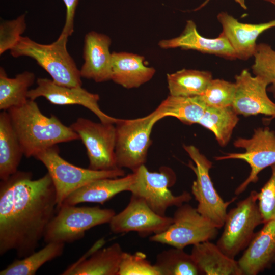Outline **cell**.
<instances>
[{
    "label": "cell",
    "mask_w": 275,
    "mask_h": 275,
    "mask_svg": "<svg viewBox=\"0 0 275 275\" xmlns=\"http://www.w3.org/2000/svg\"><path fill=\"white\" fill-rule=\"evenodd\" d=\"M57 209L48 173L37 179L17 171L0 183V255L15 251L19 258L36 251Z\"/></svg>",
    "instance_id": "6da1fadb"
},
{
    "label": "cell",
    "mask_w": 275,
    "mask_h": 275,
    "mask_svg": "<svg viewBox=\"0 0 275 275\" xmlns=\"http://www.w3.org/2000/svg\"><path fill=\"white\" fill-rule=\"evenodd\" d=\"M7 111L27 158L59 143L79 139L77 133L55 115H44L34 100L29 99Z\"/></svg>",
    "instance_id": "7a4b0ae2"
},
{
    "label": "cell",
    "mask_w": 275,
    "mask_h": 275,
    "mask_svg": "<svg viewBox=\"0 0 275 275\" xmlns=\"http://www.w3.org/2000/svg\"><path fill=\"white\" fill-rule=\"evenodd\" d=\"M67 41L68 38L59 36L53 43L43 44L22 36L16 46L10 50V54L15 58H32L58 85L81 87L80 70L67 49Z\"/></svg>",
    "instance_id": "3957f363"
},
{
    "label": "cell",
    "mask_w": 275,
    "mask_h": 275,
    "mask_svg": "<svg viewBox=\"0 0 275 275\" xmlns=\"http://www.w3.org/2000/svg\"><path fill=\"white\" fill-rule=\"evenodd\" d=\"M34 158L41 162L52 180L57 195V209L73 192L94 180L125 176L121 168L108 171L93 170L73 165L63 159L57 145L48 148Z\"/></svg>",
    "instance_id": "277c9868"
},
{
    "label": "cell",
    "mask_w": 275,
    "mask_h": 275,
    "mask_svg": "<svg viewBox=\"0 0 275 275\" xmlns=\"http://www.w3.org/2000/svg\"><path fill=\"white\" fill-rule=\"evenodd\" d=\"M57 210L46 229L43 236L46 243H71L80 240L87 231L109 223L116 214L112 209L65 204Z\"/></svg>",
    "instance_id": "5b68a950"
},
{
    "label": "cell",
    "mask_w": 275,
    "mask_h": 275,
    "mask_svg": "<svg viewBox=\"0 0 275 275\" xmlns=\"http://www.w3.org/2000/svg\"><path fill=\"white\" fill-rule=\"evenodd\" d=\"M159 121L155 109L147 116L134 119H121L115 124V157L119 168L132 172L145 164L151 144L150 135Z\"/></svg>",
    "instance_id": "8992f818"
},
{
    "label": "cell",
    "mask_w": 275,
    "mask_h": 275,
    "mask_svg": "<svg viewBox=\"0 0 275 275\" xmlns=\"http://www.w3.org/2000/svg\"><path fill=\"white\" fill-rule=\"evenodd\" d=\"M262 224L264 220L258 204V192L253 190L227 212L216 245L226 255L234 259L246 248L255 228Z\"/></svg>",
    "instance_id": "52a82bcc"
},
{
    "label": "cell",
    "mask_w": 275,
    "mask_h": 275,
    "mask_svg": "<svg viewBox=\"0 0 275 275\" xmlns=\"http://www.w3.org/2000/svg\"><path fill=\"white\" fill-rule=\"evenodd\" d=\"M133 173L135 179L129 191L131 195L143 199L159 215L166 216V211L169 207H178L192 199L187 191L176 196L170 190L169 187L174 185L176 176L169 167H162L158 172H151L144 164Z\"/></svg>",
    "instance_id": "ba28073f"
},
{
    "label": "cell",
    "mask_w": 275,
    "mask_h": 275,
    "mask_svg": "<svg viewBox=\"0 0 275 275\" xmlns=\"http://www.w3.org/2000/svg\"><path fill=\"white\" fill-rule=\"evenodd\" d=\"M183 147L194 162L189 161L188 166L196 176L191 186V193L198 202L197 209L218 229L221 228L224 224L228 206L237 197L224 201L214 188L209 175L212 162L195 146L184 145Z\"/></svg>",
    "instance_id": "9c48e42d"
},
{
    "label": "cell",
    "mask_w": 275,
    "mask_h": 275,
    "mask_svg": "<svg viewBox=\"0 0 275 275\" xmlns=\"http://www.w3.org/2000/svg\"><path fill=\"white\" fill-rule=\"evenodd\" d=\"M172 224L164 231L149 237L152 242L183 249L215 238L218 228L188 203L177 207Z\"/></svg>",
    "instance_id": "30bf717a"
},
{
    "label": "cell",
    "mask_w": 275,
    "mask_h": 275,
    "mask_svg": "<svg viewBox=\"0 0 275 275\" xmlns=\"http://www.w3.org/2000/svg\"><path fill=\"white\" fill-rule=\"evenodd\" d=\"M114 124L95 122L79 117L69 126L77 133L86 148L88 168L97 171L119 168L115 157L116 129Z\"/></svg>",
    "instance_id": "8fae6325"
},
{
    "label": "cell",
    "mask_w": 275,
    "mask_h": 275,
    "mask_svg": "<svg viewBox=\"0 0 275 275\" xmlns=\"http://www.w3.org/2000/svg\"><path fill=\"white\" fill-rule=\"evenodd\" d=\"M234 145L244 149L245 152L227 153L216 157L215 159H240L249 164V175L235 190V194L238 196L244 192L250 183L257 182L260 172L275 163V132L268 127L258 128L254 130L252 138H239L235 141Z\"/></svg>",
    "instance_id": "7c38bea8"
},
{
    "label": "cell",
    "mask_w": 275,
    "mask_h": 275,
    "mask_svg": "<svg viewBox=\"0 0 275 275\" xmlns=\"http://www.w3.org/2000/svg\"><path fill=\"white\" fill-rule=\"evenodd\" d=\"M173 222L172 217L158 215L143 199L131 195L127 206L115 214L108 224L113 233L135 232L146 237L164 231Z\"/></svg>",
    "instance_id": "4fadbf2b"
},
{
    "label": "cell",
    "mask_w": 275,
    "mask_h": 275,
    "mask_svg": "<svg viewBox=\"0 0 275 275\" xmlns=\"http://www.w3.org/2000/svg\"><path fill=\"white\" fill-rule=\"evenodd\" d=\"M37 86L29 91L28 99L35 100L43 97L54 105H81L93 112L103 123L116 124L119 119L104 113L100 108L98 94L92 93L81 87H68L58 85L52 79L39 78L37 79Z\"/></svg>",
    "instance_id": "5bb4252c"
},
{
    "label": "cell",
    "mask_w": 275,
    "mask_h": 275,
    "mask_svg": "<svg viewBox=\"0 0 275 275\" xmlns=\"http://www.w3.org/2000/svg\"><path fill=\"white\" fill-rule=\"evenodd\" d=\"M235 78L236 90L231 106L237 115L262 114L275 117V103L267 95L269 84L266 80L252 76L247 69H243Z\"/></svg>",
    "instance_id": "9a60e30c"
},
{
    "label": "cell",
    "mask_w": 275,
    "mask_h": 275,
    "mask_svg": "<svg viewBox=\"0 0 275 275\" xmlns=\"http://www.w3.org/2000/svg\"><path fill=\"white\" fill-rule=\"evenodd\" d=\"M263 224L237 261L243 275H257L275 263V219Z\"/></svg>",
    "instance_id": "2e32d148"
},
{
    "label": "cell",
    "mask_w": 275,
    "mask_h": 275,
    "mask_svg": "<svg viewBox=\"0 0 275 275\" xmlns=\"http://www.w3.org/2000/svg\"><path fill=\"white\" fill-rule=\"evenodd\" d=\"M217 18L225 36L234 50L237 59L246 60L254 57L257 39L263 32L275 28V19L257 24L239 21L226 12L219 13Z\"/></svg>",
    "instance_id": "e0dca14e"
},
{
    "label": "cell",
    "mask_w": 275,
    "mask_h": 275,
    "mask_svg": "<svg viewBox=\"0 0 275 275\" xmlns=\"http://www.w3.org/2000/svg\"><path fill=\"white\" fill-rule=\"evenodd\" d=\"M111 44V38L105 34L91 31L86 35L83 47L84 63L80 70L81 77L96 82L112 80Z\"/></svg>",
    "instance_id": "ac0fdd59"
},
{
    "label": "cell",
    "mask_w": 275,
    "mask_h": 275,
    "mask_svg": "<svg viewBox=\"0 0 275 275\" xmlns=\"http://www.w3.org/2000/svg\"><path fill=\"white\" fill-rule=\"evenodd\" d=\"M105 242L100 240L84 256L68 266L63 275H117L123 251L118 243L98 249Z\"/></svg>",
    "instance_id": "d6986e66"
},
{
    "label": "cell",
    "mask_w": 275,
    "mask_h": 275,
    "mask_svg": "<svg viewBox=\"0 0 275 275\" xmlns=\"http://www.w3.org/2000/svg\"><path fill=\"white\" fill-rule=\"evenodd\" d=\"M158 45L161 48H181L192 49L224 58L236 59L234 49L225 36L221 33L215 38H208L200 35L195 22L187 20L182 33L178 37L160 41Z\"/></svg>",
    "instance_id": "ffe728a7"
},
{
    "label": "cell",
    "mask_w": 275,
    "mask_h": 275,
    "mask_svg": "<svg viewBox=\"0 0 275 275\" xmlns=\"http://www.w3.org/2000/svg\"><path fill=\"white\" fill-rule=\"evenodd\" d=\"M134 179L135 175L132 173L122 177L94 180L71 193L62 204L76 205L81 203L103 204L120 193L129 191Z\"/></svg>",
    "instance_id": "44dd1931"
},
{
    "label": "cell",
    "mask_w": 275,
    "mask_h": 275,
    "mask_svg": "<svg viewBox=\"0 0 275 275\" xmlns=\"http://www.w3.org/2000/svg\"><path fill=\"white\" fill-rule=\"evenodd\" d=\"M112 55V80L124 88H138L155 73L154 68L145 64L142 56L125 52H114Z\"/></svg>",
    "instance_id": "7402d4cb"
},
{
    "label": "cell",
    "mask_w": 275,
    "mask_h": 275,
    "mask_svg": "<svg viewBox=\"0 0 275 275\" xmlns=\"http://www.w3.org/2000/svg\"><path fill=\"white\" fill-rule=\"evenodd\" d=\"M190 255L201 274L243 275L237 261L210 240L194 245Z\"/></svg>",
    "instance_id": "603a6c76"
},
{
    "label": "cell",
    "mask_w": 275,
    "mask_h": 275,
    "mask_svg": "<svg viewBox=\"0 0 275 275\" xmlns=\"http://www.w3.org/2000/svg\"><path fill=\"white\" fill-rule=\"evenodd\" d=\"M23 152L7 111L0 113V179L18 171Z\"/></svg>",
    "instance_id": "cb8c5ba5"
},
{
    "label": "cell",
    "mask_w": 275,
    "mask_h": 275,
    "mask_svg": "<svg viewBox=\"0 0 275 275\" xmlns=\"http://www.w3.org/2000/svg\"><path fill=\"white\" fill-rule=\"evenodd\" d=\"M207 106L198 96L182 97L169 95L155 109L160 120L175 117L185 124L198 123Z\"/></svg>",
    "instance_id": "d4e9b609"
},
{
    "label": "cell",
    "mask_w": 275,
    "mask_h": 275,
    "mask_svg": "<svg viewBox=\"0 0 275 275\" xmlns=\"http://www.w3.org/2000/svg\"><path fill=\"white\" fill-rule=\"evenodd\" d=\"M34 73L28 71L9 78L3 67L0 68V109L7 111L9 108L21 105L29 99V88L35 80Z\"/></svg>",
    "instance_id": "484cf974"
},
{
    "label": "cell",
    "mask_w": 275,
    "mask_h": 275,
    "mask_svg": "<svg viewBox=\"0 0 275 275\" xmlns=\"http://www.w3.org/2000/svg\"><path fill=\"white\" fill-rule=\"evenodd\" d=\"M170 95L194 97L201 95L212 79L211 72L183 69L167 75Z\"/></svg>",
    "instance_id": "4316f807"
},
{
    "label": "cell",
    "mask_w": 275,
    "mask_h": 275,
    "mask_svg": "<svg viewBox=\"0 0 275 275\" xmlns=\"http://www.w3.org/2000/svg\"><path fill=\"white\" fill-rule=\"evenodd\" d=\"M232 106H207L199 124L210 130L221 146L229 142L239 118Z\"/></svg>",
    "instance_id": "83f0119b"
},
{
    "label": "cell",
    "mask_w": 275,
    "mask_h": 275,
    "mask_svg": "<svg viewBox=\"0 0 275 275\" xmlns=\"http://www.w3.org/2000/svg\"><path fill=\"white\" fill-rule=\"evenodd\" d=\"M40 250L15 260L0 271L1 275H34L45 263L61 256L65 243L57 242L46 243Z\"/></svg>",
    "instance_id": "f1b7e54d"
},
{
    "label": "cell",
    "mask_w": 275,
    "mask_h": 275,
    "mask_svg": "<svg viewBox=\"0 0 275 275\" xmlns=\"http://www.w3.org/2000/svg\"><path fill=\"white\" fill-rule=\"evenodd\" d=\"M154 265L160 275H198L201 272L190 254L173 247L159 253Z\"/></svg>",
    "instance_id": "f546056e"
},
{
    "label": "cell",
    "mask_w": 275,
    "mask_h": 275,
    "mask_svg": "<svg viewBox=\"0 0 275 275\" xmlns=\"http://www.w3.org/2000/svg\"><path fill=\"white\" fill-rule=\"evenodd\" d=\"M254 57L253 74L267 81L270 85L267 90L275 98V50L268 44L261 43L257 44Z\"/></svg>",
    "instance_id": "4dcf8cb0"
},
{
    "label": "cell",
    "mask_w": 275,
    "mask_h": 275,
    "mask_svg": "<svg viewBox=\"0 0 275 275\" xmlns=\"http://www.w3.org/2000/svg\"><path fill=\"white\" fill-rule=\"evenodd\" d=\"M236 85L223 79H212L204 92L198 97L207 106H231L235 96Z\"/></svg>",
    "instance_id": "1f68e13d"
},
{
    "label": "cell",
    "mask_w": 275,
    "mask_h": 275,
    "mask_svg": "<svg viewBox=\"0 0 275 275\" xmlns=\"http://www.w3.org/2000/svg\"><path fill=\"white\" fill-rule=\"evenodd\" d=\"M117 275H160L155 266L142 252L131 254L123 252Z\"/></svg>",
    "instance_id": "d6a6232c"
},
{
    "label": "cell",
    "mask_w": 275,
    "mask_h": 275,
    "mask_svg": "<svg viewBox=\"0 0 275 275\" xmlns=\"http://www.w3.org/2000/svg\"><path fill=\"white\" fill-rule=\"evenodd\" d=\"M26 28L25 14L15 19L1 22L0 54L16 46Z\"/></svg>",
    "instance_id": "836d02e7"
},
{
    "label": "cell",
    "mask_w": 275,
    "mask_h": 275,
    "mask_svg": "<svg viewBox=\"0 0 275 275\" xmlns=\"http://www.w3.org/2000/svg\"><path fill=\"white\" fill-rule=\"evenodd\" d=\"M270 168V177L258 192V204L264 223L275 219V163Z\"/></svg>",
    "instance_id": "e575fe53"
},
{
    "label": "cell",
    "mask_w": 275,
    "mask_h": 275,
    "mask_svg": "<svg viewBox=\"0 0 275 275\" xmlns=\"http://www.w3.org/2000/svg\"><path fill=\"white\" fill-rule=\"evenodd\" d=\"M63 1L66 6V14L65 24L60 36L68 38L74 31V18L79 0H63Z\"/></svg>",
    "instance_id": "d590c367"
},
{
    "label": "cell",
    "mask_w": 275,
    "mask_h": 275,
    "mask_svg": "<svg viewBox=\"0 0 275 275\" xmlns=\"http://www.w3.org/2000/svg\"><path fill=\"white\" fill-rule=\"evenodd\" d=\"M210 0H206L204 2H203L199 7H198L196 10H198L203 7H204L209 1ZM236 3H237L241 7H242L243 9L246 10L247 9L246 5L245 4V0H234Z\"/></svg>",
    "instance_id": "8d00e7d4"
},
{
    "label": "cell",
    "mask_w": 275,
    "mask_h": 275,
    "mask_svg": "<svg viewBox=\"0 0 275 275\" xmlns=\"http://www.w3.org/2000/svg\"><path fill=\"white\" fill-rule=\"evenodd\" d=\"M264 1L275 5V0H264Z\"/></svg>",
    "instance_id": "74e56055"
}]
</instances>
